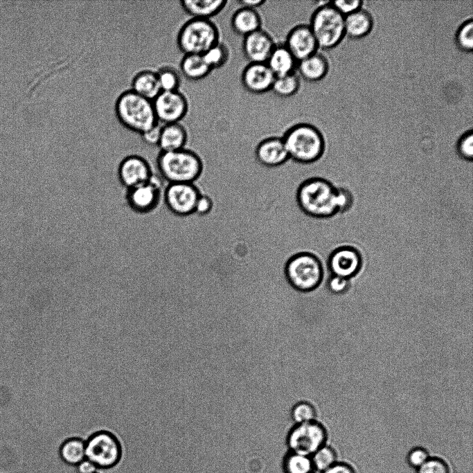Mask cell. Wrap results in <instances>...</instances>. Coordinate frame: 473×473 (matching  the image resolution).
Here are the masks:
<instances>
[{
    "mask_svg": "<svg viewBox=\"0 0 473 473\" xmlns=\"http://www.w3.org/2000/svg\"><path fill=\"white\" fill-rule=\"evenodd\" d=\"M289 158L301 163L320 160L325 152V141L321 132L308 123L290 126L281 136Z\"/></svg>",
    "mask_w": 473,
    "mask_h": 473,
    "instance_id": "cell-1",
    "label": "cell"
},
{
    "mask_svg": "<svg viewBox=\"0 0 473 473\" xmlns=\"http://www.w3.org/2000/svg\"><path fill=\"white\" fill-rule=\"evenodd\" d=\"M297 199L302 211L319 219H330L339 213L337 188L324 178H312L300 186Z\"/></svg>",
    "mask_w": 473,
    "mask_h": 473,
    "instance_id": "cell-2",
    "label": "cell"
},
{
    "mask_svg": "<svg viewBox=\"0 0 473 473\" xmlns=\"http://www.w3.org/2000/svg\"><path fill=\"white\" fill-rule=\"evenodd\" d=\"M114 111L118 121L124 127L139 134L159 123L152 100L131 89L118 95Z\"/></svg>",
    "mask_w": 473,
    "mask_h": 473,
    "instance_id": "cell-3",
    "label": "cell"
},
{
    "mask_svg": "<svg viewBox=\"0 0 473 473\" xmlns=\"http://www.w3.org/2000/svg\"><path fill=\"white\" fill-rule=\"evenodd\" d=\"M157 165L168 183H193L202 170L199 156L188 148L172 152H159Z\"/></svg>",
    "mask_w": 473,
    "mask_h": 473,
    "instance_id": "cell-4",
    "label": "cell"
},
{
    "mask_svg": "<svg viewBox=\"0 0 473 473\" xmlns=\"http://www.w3.org/2000/svg\"><path fill=\"white\" fill-rule=\"evenodd\" d=\"M321 3L312 12L308 25L319 49L329 50L337 46L345 37L344 16L330 1Z\"/></svg>",
    "mask_w": 473,
    "mask_h": 473,
    "instance_id": "cell-5",
    "label": "cell"
},
{
    "mask_svg": "<svg viewBox=\"0 0 473 473\" xmlns=\"http://www.w3.org/2000/svg\"><path fill=\"white\" fill-rule=\"evenodd\" d=\"M220 30L211 19L190 18L180 27L177 44L184 55H202L220 42Z\"/></svg>",
    "mask_w": 473,
    "mask_h": 473,
    "instance_id": "cell-6",
    "label": "cell"
},
{
    "mask_svg": "<svg viewBox=\"0 0 473 473\" xmlns=\"http://www.w3.org/2000/svg\"><path fill=\"white\" fill-rule=\"evenodd\" d=\"M285 274L294 289L303 293L311 292L319 288L323 283L325 276L324 262L313 254L300 253L288 261Z\"/></svg>",
    "mask_w": 473,
    "mask_h": 473,
    "instance_id": "cell-7",
    "label": "cell"
},
{
    "mask_svg": "<svg viewBox=\"0 0 473 473\" xmlns=\"http://www.w3.org/2000/svg\"><path fill=\"white\" fill-rule=\"evenodd\" d=\"M86 443L87 458L100 470H109L117 466L123 459V445L119 438L107 430L91 434Z\"/></svg>",
    "mask_w": 473,
    "mask_h": 473,
    "instance_id": "cell-8",
    "label": "cell"
},
{
    "mask_svg": "<svg viewBox=\"0 0 473 473\" xmlns=\"http://www.w3.org/2000/svg\"><path fill=\"white\" fill-rule=\"evenodd\" d=\"M328 431L317 420L294 424L287 436V445L290 452L311 456L326 444Z\"/></svg>",
    "mask_w": 473,
    "mask_h": 473,
    "instance_id": "cell-9",
    "label": "cell"
},
{
    "mask_svg": "<svg viewBox=\"0 0 473 473\" xmlns=\"http://www.w3.org/2000/svg\"><path fill=\"white\" fill-rule=\"evenodd\" d=\"M152 102L157 119L162 125L181 123L189 109L188 100L179 90L161 91Z\"/></svg>",
    "mask_w": 473,
    "mask_h": 473,
    "instance_id": "cell-10",
    "label": "cell"
},
{
    "mask_svg": "<svg viewBox=\"0 0 473 473\" xmlns=\"http://www.w3.org/2000/svg\"><path fill=\"white\" fill-rule=\"evenodd\" d=\"M359 251L352 246H341L332 250L325 265L330 275L350 280L359 274L362 267Z\"/></svg>",
    "mask_w": 473,
    "mask_h": 473,
    "instance_id": "cell-11",
    "label": "cell"
},
{
    "mask_svg": "<svg viewBox=\"0 0 473 473\" xmlns=\"http://www.w3.org/2000/svg\"><path fill=\"white\" fill-rule=\"evenodd\" d=\"M199 193L190 183L169 184L165 190V202L168 208L179 215L195 212Z\"/></svg>",
    "mask_w": 473,
    "mask_h": 473,
    "instance_id": "cell-12",
    "label": "cell"
},
{
    "mask_svg": "<svg viewBox=\"0 0 473 473\" xmlns=\"http://www.w3.org/2000/svg\"><path fill=\"white\" fill-rule=\"evenodd\" d=\"M283 44L298 62L319 50L309 25L305 24L293 26L288 31Z\"/></svg>",
    "mask_w": 473,
    "mask_h": 473,
    "instance_id": "cell-13",
    "label": "cell"
},
{
    "mask_svg": "<svg viewBox=\"0 0 473 473\" xmlns=\"http://www.w3.org/2000/svg\"><path fill=\"white\" fill-rule=\"evenodd\" d=\"M152 175L147 159L139 154L125 157L118 167V176L122 184L130 189L149 181Z\"/></svg>",
    "mask_w": 473,
    "mask_h": 473,
    "instance_id": "cell-14",
    "label": "cell"
},
{
    "mask_svg": "<svg viewBox=\"0 0 473 473\" xmlns=\"http://www.w3.org/2000/svg\"><path fill=\"white\" fill-rule=\"evenodd\" d=\"M275 75L266 63L249 62L240 76L243 88L253 94H262L271 91Z\"/></svg>",
    "mask_w": 473,
    "mask_h": 473,
    "instance_id": "cell-15",
    "label": "cell"
},
{
    "mask_svg": "<svg viewBox=\"0 0 473 473\" xmlns=\"http://www.w3.org/2000/svg\"><path fill=\"white\" fill-rule=\"evenodd\" d=\"M276 42L262 28L243 37L242 50L249 62L266 63Z\"/></svg>",
    "mask_w": 473,
    "mask_h": 473,
    "instance_id": "cell-16",
    "label": "cell"
},
{
    "mask_svg": "<svg viewBox=\"0 0 473 473\" xmlns=\"http://www.w3.org/2000/svg\"><path fill=\"white\" fill-rule=\"evenodd\" d=\"M254 153L256 159L267 167H276L289 158L281 136H270L257 142Z\"/></svg>",
    "mask_w": 473,
    "mask_h": 473,
    "instance_id": "cell-17",
    "label": "cell"
},
{
    "mask_svg": "<svg viewBox=\"0 0 473 473\" xmlns=\"http://www.w3.org/2000/svg\"><path fill=\"white\" fill-rule=\"evenodd\" d=\"M169 184L158 186L148 181L130 188L127 193V203L136 212H148L157 206L161 190Z\"/></svg>",
    "mask_w": 473,
    "mask_h": 473,
    "instance_id": "cell-18",
    "label": "cell"
},
{
    "mask_svg": "<svg viewBox=\"0 0 473 473\" xmlns=\"http://www.w3.org/2000/svg\"><path fill=\"white\" fill-rule=\"evenodd\" d=\"M329 70V63L324 55L316 53L298 62L296 73L305 81L315 82L323 79Z\"/></svg>",
    "mask_w": 473,
    "mask_h": 473,
    "instance_id": "cell-19",
    "label": "cell"
},
{
    "mask_svg": "<svg viewBox=\"0 0 473 473\" xmlns=\"http://www.w3.org/2000/svg\"><path fill=\"white\" fill-rule=\"evenodd\" d=\"M188 133L181 123L161 125L158 148L161 152H172L185 148L188 144Z\"/></svg>",
    "mask_w": 473,
    "mask_h": 473,
    "instance_id": "cell-20",
    "label": "cell"
},
{
    "mask_svg": "<svg viewBox=\"0 0 473 473\" xmlns=\"http://www.w3.org/2000/svg\"><path fill=\"white\" fill-rule=\"evenodd\" d=\"M262 19L256 9L242 7L238 8L231 18L233 31L243 37L262 28Z\"/></svg>",
    "mask_w": 473,
    "mask_h": 473,
    "instance_id": "cell-21",
    "label": "cell"
},
{
    "mask_svg": "<svg viewBox=\"0 0 473 473\" xmlns=\"http://www.w3.org/2000/svg\"><path fill=\"white\" fill-rule=\"evenodd\" d=\"M179 3L183 10L191 18L211 19L225 8L228 1L181 0Z\"/></svg>",
    "mask_w": 473,
    "mask_h": 473,
    "instance_id": "cell-22",
    "label": "cell"
},
{
    "mask_svg": "<svg viewBox=\"0 0 473 473\" xmlns=\"http://www.w3.org/2000/svg\"><path fill=\"white\" fill-rule=\"evenodd\" d=\"M298 61L283 43L276 44L266 64L275 77L296 72Z\"/></svg>",
    "mask_w": 473,
    "mask_h": 473,
    "instance_id": "cell-23",
    "label": "cell"
},
{
    "mask_svg": "<svg viewBox=\"0 0 473 473\" xmlns=\"http://www.w3.org/2000/svg\"><path fill=\"white\" fill-rule=\"evenodd\" d=\"M345 35L353 39L368 35L373 26V18L366 10L360 9L344 17Z\"/></svg>",
    "mask_w": 473,
    "mask_h": 473,
    "instance_id": "cell-24",
    "label": "cell"
},
{
    "mask_svg": "<svg viewBox=\"0 0 473 473\" xmlns=\"http://www.w3.org/2000/svg\"><path fill=\"white\" fill-rule=\"evenodd\" d=\"M130 89L143 98L153 100L161 91L157 71L143 69L136 73L132 79Z\"/></svg>",
    "mask_w": 473,
    "mask_h": 473,
    "instance_id": "cell-25",
    "label": "cell"
},
{
    "mask_svg": "<svg viewBox=\"0 0 473 473\" xmlns=\"http://www.w3.org/2000/svg\"><path fill=\"white\" fill-rule=\"evenodd\" d=\"M180 73L187 80L199 81L206 78L213 71L202 55H184L179 62Z\"/></svg>",
    "mask_w": 473,
    "mask_h": 473,
    "instance_id": "cell-26",
    "label": "cell"
},
{
    "mask_svg": "<svg viewBox=\"0 0 473 473\" xmlns=\"http://www.w3.org/2000/svg\"><path fill=\"white\" fill-rule=\"evenodd\" d=\"M58 452L64 463L76 466L87 458L85 440L80 437L69 438L60 445Z\"/></svg>",
    "mask_w": 473,
    "mask_h": 473,
    "instance_id": "cell-27",
    "label": "cell"
},
{
    "mask_svg": "<svg viewBox=\"0 0 473 473\" xmlns=\"http://www.w3.org/2000/svg\"><path fill=\"white\" fill-rule=\"evenodd\" d=\"M300 87L301 78L295 72L275 77L271 91L279 97L289 98L296 94Z\"/></svg>",
    "mask_w": 473,
    "mask_h": 473,
    "instance_id": "cell-28",
    "label": "cell"
},
{
    "mask_svg": "<svg viewBox=\"0 0 473 473\" xmlns=\"http://www.w3.org/2000/svg\"><path fill=\"white\" fill-rule=\"evenodd\" d=\"M202 55L207 65L213 71L223 67L228 62L230 51L226 44L220 41Z\"/></svg>",
    "mask_w": 473,
    "mask_h": 473,
    "instance_id": "cell-29",
    "label": "cell"
},
{
    "mask_svg": "<svg viewBox=\"0 0 473 473\" xmlns=\"http://www.w3.org/2000/svg\"><path fill=\"white\" fill-rule=\"evenodd\" d=\"M285 473H313V466L309 456L289 452L283 462Z\"/></svg>",
    "mask_w": 473,
    "mask_h": 473,
    "instance_id": "cell-30",
    "label": "cell"
},
{
    "mask_svg": "<svg viewBox=\"0 0 473 473\" xmlns=\"http://www.w3.org/2000/svg\"><path fill=\"white\" fill-rule=\"evenodd\" d=\"M156 71L161 91L179 90L181 78L180 72L177 69L166 65L160 67Z\"/></svg>",
    "mask_w": 473,
    "mask_h": 473,
    "instance_id": "cell-31",
    "label": "cell"
},
{
    "mask_svg": "<svg viewBox=\"0 0 473 473\" xmlns=\"http://www.w3.org/2000/svg\"><path fill=\"white\" fill-rule=\"evenodd\" d=\"M290 417L294 424H301L317 420L315 407L307 400H300L291 408Z\"/></svg>",
    "mask_w": 473,
    "mask_h": 473,
    "instance_id": "cell-32",
    "label": "cell"
},
{
    "mask_svg": "<svg viewBox=\"0 0 473 473\" xmlns=\"http://www.w3.org/2000/svg\"><path fill=\"white\" fill-rule=\"evenodd\" d=\"M314 470L323 472L337 462V454L331 447L324 445L311 456Z\"/></svg>",
    "mask_w": 473,
    "mask_h": 473,
    "instance_id": "cell-33",
    "label": "cell"
},
{
    "mask_svg": "<svg viewBox=\"0 0 473 473\" xmlns=\"http://www.w3.org/2000/svg\"><path fill=\"white\" fill-rule=\"evenodd\" d=\"M456 44L465 52H471L473 48V21H465L458 28L455 35Z\"/></svg>",
    "mask_w": 473,
    "mask_h": 473,
    "instance_id": "cell-34",
    "label": "cell"
},
{
    "mask_svg": "<svg viewBox=\"0 0 473 473\" xmlns=\"http://www.w3.org/2000/svg\"><path fill=\"white\" fill-rule=\"evenodd\" d=\"M456 151L458 155L466 161L473 159V134L470 130L463 134L458 140Z\"/></svg>",
    "mask_w": 473,
    "mask_h": 473,
    "instance_id": "cell-35",
    "label": "cell"
},
{
    "mask_svg": "<svg viewBox=\"0 0 473 473\" xmlns=\"http://www.w3.org/2000/svg\"><path fill=\"white\" fill-rule=\"evenodd\" d=\"M417 473H450L448 465L443 459L434 457L417 469Z\"/></svg>",
    "mask_w": 473,
    "mask_h": 473,
    "instance_id": "cell-36",
    "label": "cell"
},
{
    "mask_svg": "<svg viewBox=\"0 0 473 473\" xmlns=\"http://www.w3.org/2000/svg\"><path fill=\"white\" fill-rule=\"evenodd\" d=\"M350 280L330 275L326 280V287L332 294H341L348 290Z\"/></svg>",
    "mask_w": 473,
    "mask_h": 473,
    "instance_id": "cell-37",
    "label": "cell"
},
{
    "mask_svg": "<svg viewBox=\"0 0 473 473\" xmlns=\"http://www.w3.org/2000/svg\"><path fill=\"white\" fill-rule=\"evenodd\" d=\"M429 458L428 452L423 447H416L410 450L407 455V463L413 467L418 469Z\"/></svg>",
    "mask_w": 473,
    "mask_h": 473,
    "instance_id": "cell-38",
    "label": "cell"
},
{
    "mask_svg": "<svg viewBox=\"0 0 473 473\" xmlns=\"http://www.w3.org/2000/svg\"><path fill=\"white\" fill-rule=\"evenodd\" d=\"M330 4L344 17L360 9L363 1L360 0L333 1Z\"/></svg>",
    "mask_w": 473,
    "mask_h": 473,
    "instance_id": "cell-39",
    "label": "cell"
},
{
    "mask_svg": "<svg viewBox=\"0 0 473 473\" xmlns=\"http://www.w3.org/2000/svg\"><path fill=\"white\" fill-rule=\"evenodd\" d=\"M161 125L159 123L140 134L143 142L150 146L158 148L161 136Z\"/></svg>",
    "mask_w": 473,
    "mask_h": 473,
    "instance_id": "cell-40",
    "label": "cell"
},
{
    "mask_svg": "<svg viewBox=\"0 0 473 473\" xmlns=\"http://www.w3.org/2000/svg\"><path fill=\"white\" fill-rule=\"evenodd\" d=\"M352 201V195L347 189L337 188V206L339 213L348 211L351 207Z\"/></svg>",
    "mask_w": 473,
    "mask_h": 473,
    "instance_id": "cell-41",
    "label": "cell"
},
{
    "mask_svg": "<svg viewBox=\"0 0 473 473\" xmlns=\"http://www.w3.org/2000/svg\"><path fill=\"white\" fill-rule=\"evenodd\" d=\"M211 208V200L205 195H199V197L196 203L195 212L199 215H204L208 213Z\"/></svg>",
    "mask_w": 473,
    "mask_h": 473,
    "instance_id": "cell-42",
    "label": "cell"
},
{
    "mask_svg": "<svg viewBox=\"0 0 473 473\" xmlns=\"http://www.w3.org/2000/svg\"><path fill=\"white\" fill-rule=\"evenodd\" d=\"M322 473H355V471L348 463L336 462Z\"/></svg>",
    "mask_w": 473,
    "mask_h": 473,
    "instance_id": "cell-43",
    "label": "cell"
},
{
    "mask_svg": "<svg viewBox=\"0 0 473 473\" xmlns=\"http://www.w3.org/2000/svg\"><path fill=\"white\" fill-rule=\"evenodd\" d=\"M75 467L78 473H96L100 471L96 465L87 458Z\"/></svg>",
    "mask_w": 473,
    "mask_h": 473,
    "instance_id": "cell-44",
    "label": "cell"
},
{
    "mask_svg": "<svg viewBox=\"0 0 473 473\" xmlns=\"http://www.w3.org/2000/svg\"><path fill=\"white\" fill-rule=\"evenodd\" d=\"M238 3L242 7H247L249 8L256 9L259 7L263 6L266 1L265 0H240L238 1Z\"/></svg>",
    "mask_w": 473,
    "mask_h": 473,
    "instance_id": "cell-45",
    "label": "cell"
},
{
    "mask_svg": "<svg viewBox=\"0 0 473 473\" xmlns=\"http://www.w3.org/2000/svg\"><path fill=\"white\" fill-rule=\"evenodd\" d=\"M96 473H100V471H99V472H96Z\"/></svg>",
    "mask_w": 473,
    "mask_h": 473,
    "instance_id": "cell-46",
    "label": "cell"
}]
</instances>
